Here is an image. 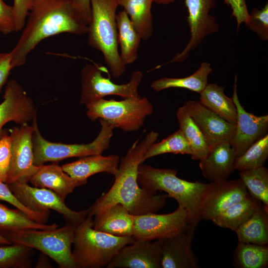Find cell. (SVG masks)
Returning a JSON list of instances; mask_svg holds the SVG:
<instances>
[{"mask_svg": "<svg viewBox=\"0 0 268 268\" xmlns=\"http://www.w3.org/2000/svg\"><path fill=\"white\" fill-rule=\"evenodd\" d=\"M159 134L153 131L141 141H135L120 162L115 180L110 189L88 208L87 215L96 217L110 206L120 203L134 215L156 212L167 203V195H157L141 187L137 182L138 168L149 147Z\"/></svg>", "mask_w": 268, "mask_h": 268, "instance_id": "6da1fadb", "label": "cell"}, {"mask_svg": "<svg viewBox=\"0 0 268 268\" xmlns=\"http://www.w3.org/2000/svg\"><path fill=\"white\" fill-rule=\"evenodd\" d=\"M21 35L10 52L12 68L23 65L28 54L42 40L60 34H87L88 25L69 0H31Z\"/></svg>", "mask_w": 268, "mask_h": 268, "instance_id": "7a4b0ae2", "label": "cell"}, {"mask_svg": "<svg viewBox=\"0 0 268 268\" xmlns=\"http://www.w3.org/2000/svg\"><path fill=\"white\" fill-rule=\"evenodd\" d=\"M177 173L176 170L157 168L141 163L138 168L137 182L141 187L150 192L164 191L168 197L176 200L178 205L188 212L187 229L195 232L201 220L200 203L207 183L188 181L178 177Z\"/></svg>", "mask_w": 268, "mask_h": 268, "instance_id": "3957f363", "label": "cell"}, {"mask_svg": "<svg viewBox=\"0 0 268 268\" xmlns=\"http://www.w3.org/2000/svg\"><path fill=\"white\" fill-rule=\"evenodd\" d=\"M91 20L88 25V44L100 51L110 73L114 78L122 75L126 66L118 51L116 11L117 0H90Z\"/></svg>", "mask_w": 268, "mask_h": 268, "instance_id": "277c9868", "label": "cell"}, {"mask_svg": "<svg viewBox=\"0 0 268 268\" xmlns=\"http://www.w3.org/2000/svg\"><path fill=\"white\" fill-rule=\"evenodd\" d=\"M89 216L75 227L72 254L77 268L106 267L125 246L134 243L133 237L114 236L93 227Z\"/></svg>", "mask_w": 268, "mask_h": 268, "instance_id": "5b68a950", "label": "cell"}, {"mask_svg": "<svg viewBox=\"0 0 268 268\" xmlns=\"http://www.w3.org/2000/svg\"><path fill=\"white\" fill-rule=\"evenodd\" d=\"M75 226L67 223L60 228L25 229L0 233L11 244L36 249L53 260L61 268H77L72 246Z\"/></svg>", "mask_w": 268, "mask_h": 268, "instance_id": "8992f818", "label": "cell"}, {"mask_svg": "<svg viewBox=\"0 0 268 268\" xmlns=\"http://www.w3.org/2000/svg\"><path fill=\"white\" fill-rule=\"evenodd\" d=\"M99 120L101 130L93 141L86 144H65L46 139L39 130L36 116L32 124L34 129L32 134L34 165L39 166L48 162L58 163L73 157L101 154L109 147L115 128L102 119Z\"/></svg>", "mask_w": 268, "mask_h": 268, "instance_id": "52a82bcc", "label": "cell"}, {"mask_svg": "<svg viewBox=\"0 0 268 268\" xmlns=\"http://www.w3.org/2000/svg\"><path fill=\"white\" fill-rule=\"evenodd\" d=\"M85 106L86 115L90 120L102 119L115 128L126 132L138 130L143 126L146 117L153 112L149 100L139 95L120 101L101 98Z\"/></svg>", "mask_w": 268, "mask_h": 268, "instance_id": "ba28073f", "label": "cell"}, {"mask_svg": "<svg viewBox=\"0 0 268 268\" xmlns=\"http://www.w3.org/2000/svg\"><path fill=\"white\" fill-rule=\"evenodd\" d=\"M107 71L105 67L96 64L86 65L81 70V90L79 102L86 105L108 95H116L123 99L139 95L138 88L143 73L140 70L133 72L130 81L124 84H116L110 77L103 75Z\"/></svg>", "mask_w": 268, "mask_h": 268, "instance_id": "9c48e42d", "label": "cell"}, {"mask_svg": "<svg viewBox=\"0 0 268 268\" xmlns=\"http://www.w3.org/2000/svg\"><path fill=\"white\" fill-rule=\"evenodd\" d=\"M7 184L17 199L32 210H55L63 215L67 223L75 227L87 216V209L75 211L70 209L64 200L49 189L31 187L27 183L19 182Z\"/></svg>", "mask_w": 268, "mask_h": 268, "instance_id": "30bf717a", "label": "cell"}, {"mask_svg": "<svg viewBox=\"0 0 268 268\" xmlns=\"http://www.w3.org/2000/svg\"><path fill=\"white\" fill-rule=\"evenodd\" d=\"M188 224V212L178 205L174 211L169 213L151 212L134 215L132 237L135 242L163 239L186 230Z\"/></svg>", "mask_w": 268, "mask_h": 268, "instance_id": "8fae6325", "label": "cell"}, {"mask_svg": "<svg viewBox=\"0 0 268 268\" xmlns=\"http://www.w3.org/2000/svg\"><path fill=\"white\" fill-rule=\"evenodd\" d=\"M249 196L240 178L207 183L200 201V218L211 220L231 205Z\"/></svg>", "mask_w": 268, "mask_h": 268, "instance_id": "7c38bea8", "label": "cell"}, {"mask_svg": "<svg viewBox=\"0 0 268 268\" xmlns=\"http://www.w3.org/2000/svg\"><path fill=\"white\" fill-rule=\"evenodd\" d=\"M32 125L28 123L9 130L11 137V160L6 184L27 183L39 169L34 165Z\"/></svg>", "mask_w": 268, "mask_h": 268, "instance_id": "4fadbf2b", "label": "cell"}, {"mask_svg": "<svg viewBox=\"0 0 268 268\" xmlns=\"http://www.w3.org/2000/svg\"><path fill=\"white\" fill-rule=\"evenodd\" d=\"M188 10L187 22L191 37L186 47L170 61L181 62L197 48L207 36L218 31L219 25L215 17L210 14L216 0H184Z\"/></svg>", "mask_w": 268, "mask_h": 268, "instance_id": "5bb4252c", "label": "cell"}, {"mask_svg": "<svg viewBox=\"0 0 268 268\" xmlns=\"http://www.w3.org/2000/svg\"><path fill=\"white\" fill-rule=\"evenodd\" d=\"M235 76L232 97L237 109V121L233 137L230 142L236 157L241 155L252 144L267 134L268 115L257 116L247 112L239 101Z\"/></svg>", "mask_w": 268, "mask_h": 268, "instance_id": "9a60e30c", "label": "cell"}, {"mask_svg": "<svg viewBox=\"0 0 268 268\" xmlns=\"http://www.w3.org/2000/svg\"><path fill=\"white\" fill-rule=\"evenodd\" d=\"M3 97L0 104V139L7 134L3 129L6 123L12 121L21 125L32 121L36 116L33 100L16 80L6 83Z\"/></svg>", "mask_w": 268, "mask_h": 268, "instance_id": "2e32d148", "label": "cell"}, {"mask_svg": "<svg viewBox=\"0 0 268 268\" xmlns=\"http://www.w3.org/2000/svg\"><path fill=\"white\" fill-rule=\"evenodd\" d=\"M182 106L203 134L209 147L223 142L230 143L236 125L224 120L200 101H188Z\"/></svg>", "mask_w": 268, "mask_h": 268, "instance_id": "e0dca14e", "label": "cell"}, {"mask_svg": "<svg viewBox=\"0 0 268 268\" xmlns=\"http://www.w3.org/2000/svg\"><path fill=\"white\" fill-rule=\"evenodd\" d=\"M161 239L135 242L123 247L107 268H161Z\"/></svg>", "mask_w": 268, "mask_h": 268, "instance_id": "ac0fdd59", "label": "cell"}, {"mask_svg": "<svg viewBox=\"0 0 268 268\" xmlns=\"http://www.w3.org/2000/svg\"><path fill=\"white\" fill-rule=\"evenodd\" d=\"M194 232L187 228L161 239V268H197L198 259L192 249Z\"/></svg>", "mask_w": 268, "mask_h": 268, "instance_id": "d6986e66", "label": "cell"}, {"mask_svg": "<svg viewBox=\"0 0 268 268\" xmlns=\"http://www.w3.org/2000/svg\"><path fill=\"white\" fill-rule=\"evenodd\" d=\"M236 154L230 143L223 142L210 147L199 166L202 176L210 182L228 179L234 168Z\"/></svg>", "mask_w": 268, "mask_h": 268, "instance_id": "ffe728a7", "label": "cell"}, {"mask_svg": "<svg viewBox=\"0 0 268 268\" xmlns=\"http://www.w3.org/2000/svg\"><path fill=\"white\" fill-rule=\"evenodd\" d=\"M58 163L40 166L29 182L34 187L51 190L65 201L67 196L76 187L86 184L87 181L72 178Z\"/></svg>", "mask_w": 268, "mask_h": 268, "instance_id": "44dd1931", "label": "cell"}, {"mask_svg": "<svg viewBox=\"0 0 268 268\" xmlns=\"http://www.w3.org/2000/svg\"><path fill=\"white\" fill-rule=\"evenodd\" d=\"M120 162V157L117 154L108 156L96 154L80 157L77 160L63 165L62 167L72 178L87 181L89 177L99 173H107L114 176L118 171Z\"/></svg>", "mask_w": 268, "mask_h": 268, "instance_id": "7402d4cb", "label": "cell"}, {"mask_svg": "<svg viewBox=\"0 0 268 268\" xmlns=\"http://www.w3.org/2000/svg\"><path fill=\"white\" fill-rule=\"evenodd\" d=\"M134 215L120 203L106 209L93 220V228L97 230L119 237H132Z\"/></svg>", "mask_w": 268, "mask_h": 268, "instance_id": "603a6c76", "label": "cell"}, {"mask_svg": "<svg viewBox=\"0 0 268 268\" xmlns=\"http://www.w3.org/2000/svg\"><path fill=\"white\" fill-rule=\"evenodd\" d=\"M224 87L216 83H208L200 94V102L208 109L227 122L236 125L237 109L232 98L224 92Z\"/></svg>", "mask_w": 268, "mask_h": 268, "instance_id": "cb8c5ba5", "label": "cell"}, {"mask_svg": "<svg viewBox=\"0 0 268 268\" xmlns=\"http://www.w3.org/2000/svg\"><path fill=\"white\" fill-rule=\"evenodd\" d=\"M116 23L118 42L120 47V57L126 66L134 63L137 59L141 39L124 10L117 14Z\"/></svg>", "mask_w": 268, "mask_h": 268, "instance_id": "d4e9b609", "label": "cell"}, {"mask_svg": "<svg viewBox=\"0 0 268 268\" xmlns=\"http://www.w3.org/2000/svg\"><path fill=\"white\" fill-rule=\"evenodd\" d=\"M268 207L263 203L236 230L238 242L268 244Z\"/></svg>", "mask_w": 268, "mask_h": 268, "instance_id": "484cf974", "label": "cell"}, {"mask_svg": "<svg viewBox=\"0 0 268 268\" xmlns=\"http://www.w3.org/2000/svg\"><path fill=\"white\" fill-rule=\"evenodd\" d=\"M124 8L141 40H146L153 31L152 0H117Z\"/></svg>", "mask_w": 268, "mask_h": 268, "instance_id": "4316f807", "label": "cell"}, {"mask_svg": "<svg viewBox=\"0 0 268 268\" xmlns=\"http://www.w3.org/2000/svg\"><path fill=\"white\" fill-rule=\"evenodd\" d=\"M211 72L210 64L204 62L201 63L195 72L188 76L182 78L163 77L152 81L150 86L156 91L169 88H182L200 94L207 85V78Z\"/></svg>", "mask_w": 268, "mask_h": 268, "instance_id": "83f0119b", "label": "cell"}, {"mask_svg": "<svg viewBox=\"0 0 268 268\" xmlns=\"http://www.w3.org/2000/svg\"><path fill=\"white\" fill-rule=\"evenodd\" d=\"M262 204L260 201L250 195L231 205L211 221L219 227L235 231Z\"/></svg>", "mask_w": 268, "mask_h": 268, "instance_id": "f1b7e54d", "label": "cell"}, {"mask_svg": "<svg viewBox=\"0 0 268 268\" xmlns=\"http://www.w3.org/2000/svg\"><path fill=\"white\" fill-rule=\"evenodd\" d=\"M176 116L179 129L189 145L192 159L200 161L204 157L210 148L204 136L183 106L178 108Z\"/></svg>", "mask_w": 268, "mask_h": 268, "instance_id": "f546056e", "label": "cell"}, {"mask_svg": "<svg viewBox=\"0 0 268 268\" xmlns=\"http://www.w3.org/2000/svg\"><path fill=\"white\" fill-rule=\"evenodd\" d=\"M58 226L56 223H38L20 210L9 208L0 203V233L25 229H54Z\"/></svg>", "mask_w": 268, "mask_h": 268, "instance_id": "4dcf8cb0", "label": "cell"}, {"mask_svg": "<svg viewBox=\"0 0 268 268\" xmlns=\"http://www.w3.org/2000/svg\"><path fill=\"white\" fill-rule=\"evenodd\" d=\"M233 264L237 268H264L268 264V245L238 242Z\"/></svg>", "mask_w": 268, "mask_h": 268, "instance_id": "1f68e13d", "label": "cell"}, {"mask_svg": "<svg viewBox=\"0 0 268 268\" xmlns=\"http://www.w3.org/2000/svg\"><path fill=\"white\" fill-rule=\"evenodd\" d=\"M240 179L249 195L268 207V170L264 166L239 171Z\"/></svg>", "mask_w": 268, "mask_h": 268, "instance_id": "d6a6232c", "label": "cell"}, {"mask_svg": "<svg viewBox=\"0 0 268 268\" xmlns=\"http://www.w3.org/2000/svg\"><path fill=\"white\" fill-rule=\"evenodd\" d=\"M268 157V134L252 144L235 160L234 168L239 171L264 166Z\"/></svg>", "mask_w": 268, "mask_h": 268, "instance_id": "836d02e7", "label": "cell"}, {"mask_svg": "<svg viewBox=\"0 0 268 268\" xmlns=\"http://www.w3.org/2000/svg\"><path fill=\"white\" fill-rule=\"evenodd\" d=\"M165 153L191 155L189 145L180 129L161 141L152 143L145 153L143 162L152 157Z\"/></svg>", "mask_w": 268, "mask_h": 268, "instance_id": "e575fe53", "label": "cell"}, {"mask_svg": "<svg viewBox=\"0 0 268 268\" xmlns=\"http://www.w3.org/2000/svg\"><path fill=\"white\" fill-rule=\"evenodd\" d=\"M33 249L24 245L12 244L0 246V268L31 267Z\"/></svg>", "mask_w": 268, "mask_h": 268, "instance_id": "d590c367", "label": "cell"}, {"mask_svg": "<svg viewBox=\"0 0 268 268\" xmlns=\"http://www.w3.org/2000/svg\"><path fill=\"white\" fill-rule=\"evenodd\" d=\"M246 26L263 41L268 40V3L259 9L253 8L249 13Z\"/></svg>", "mask_w": 268, "mask_h": 268, "instance_id": "8d00e7d4", "label": "cell"}, {"mask_svg": "<svg viewBox=\"0 0 268 268\" xmlns=\"http://www.w3.org/2000/svg\"><path fill=\"white\" fill-rule=\"evenodd\" d=\"M11 160V137L7 134L0 139V181L6 183Z\"/></svg>", "mask_w": 268, "mask_h": 268, "instance_id": "74e56055", "label": "cell"}, {"mask_svg": "<svg viewBox=\"0 0 268 268\" xmlns=\"http://www.w3.org/2000/svg\"><path fill=\"white\" fill-rule=\"evenodd\" d=\"M16 32L12 6L0 0V32L6 35Z\"/></svg>", "mask_w": 268, "mask_h": 268, "instance_id": "f35d334b", "label": "cell"}, {"mask_svg": "<svg viewBox=\"0 0 268 268\" xmlns=\"http://www.w3.org/2000/svg\"><path fill=\"white\" fill-rule=\"evenodd\" d=\"M31 6V0H13L12 5L16 32L21 30L26 22Z\"/></svg>", "mask_w": 268, "mask_h": 268, "instance_id": "ab89813d", "label": "cell"}, {"mask_svg": "<svg viewBox=\"0 0 268 268\" xmlns=\"http://www.w3.org/2000/svg\"><path fill=\"white\" fill-rule=\"evenodd\" d=\"M232 10L233 16L237 23L238 28L242 23H247L249 18V11L246 0H224Z\"/></svg>", "mask_w": 268, "mask_h": 268, "instance_id": "60d3db41", "label": "cell"}, {"mask_svg": "<svg viewBox=\"0 0 268 268\" xmlns=\"http://www.w3.org/2000/svg\"><path fill=\"white\" fill-rule=\"evenodd\" d=\"M12 68L10 53L0 52V92Z\"/></svg>", "mask_w": 268, "mask_h": 268, "instance_id": "b9f144b4", "label": "cell"}, {"mask_svg": "<svg viewBox=\"0 0 268 268\" xmlns=\"http://www.w3.org/2000/svg\"><path fill=\"white\" fill-rule=\"evenodd\" d=\"M0 200L8 202L21 211L26 209L23 205L13 195L7 184L0 181Z\"/></svg>", "mask_w": 268, "mask_h": 268, "instance_id": "7bdbcfd3", "label": "cell"}, {"mask_svg": "<svg viewBox=\"0 0 268 268\" xmlns=\"http://www.w3.org/2000/svg\"><path fill=\"white\" fill-rule=\"evenodd\" d=\"M69 0L73 7L79 14L88 26L91 20L90 0Z\"/></svg>", "mask_w": 268, "mask_h": 268, "instance_id": "ee69618b", "label": "cell"}, {"mask_svg": "<svg viewBox=\"0 0 268 268\" xmlns=\"http://www.w3.org/2000/svg\"><path fill=\"white\" fill-rule=\"evenodd\" d=\"M153 2L160 4H169L174 2L176 0H152Z\"/></svg>", "mask_w": 268, "mask_h": 268, "instance_id": "f6af8a7d", "label": "cell"}, {"mask_svg": "<svg viewBox=\"0 0 268 268\" xmlns=\"http://www.w3.org/2000/svg\"><path fill=\"white\" fill-rule=\"evenodd\" d=\"M0 244H12L7 239L0 234Z\"/></svg>", "mask_w": 268, "mask_h": 268, "instance_id": "bcb514c9", "label": "cell"}]
</instances>
